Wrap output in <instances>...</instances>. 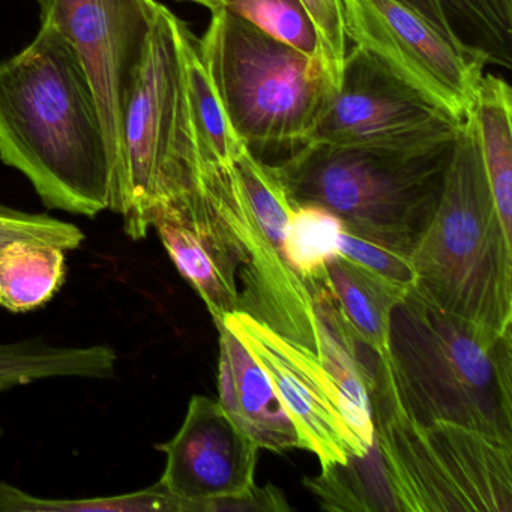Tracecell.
<instances>
[{"mask_svg": "<svg viewBox=\"0 0 512 512\" xmlns=\"http://www.w3.org/2000/svg\"><path fill=\"white\" fill-rule=\"evenodd\" d=\"M0 160L49 209L94 218L110 209L112 164L97 97L73 44L41 25L0 62Z\"/></svg>", "mask_w": 512, "mask_h": 512, "instance_id": "obj_1", "label": "cell"}, {"mask_svg": "<svg viewBox=\"0 0 512 512\" xmlns=\"http://www.w3.org/2000/svg\"><path fill=\"white\" fill-rule=\"evenodd\" d=\"M373 412L449 421L512 445L511 331L446 313L413 287L392 310L388 349L374 355Z\"/></svg>", "mask_w": 512, "mask_h": 512, "instance_id": "obj_2", "label": "cell"}, {"mask_svg": "<svg viewBox=\"0 0 512 512\" xmlns=\"http://www.w3.org/2000/svg\"><path fill=\"white\" fill-rule=\"evenodd\" d=\"M511 236L497 212L470 113L455 136L433 217L410 254L413 289L485 331H511Z\"/></svg>", "mask_w": 512, "mask_h": 512, "instance_id": "obj_3", "label": "cell"}, {"mask_svg": "<svg viewBox=\"0 0 512 512\" xmlns=\"http://www.w3.org/2000/svg\"><path fill=\"white\" fill-rule=\"evenodd\" d=\"M199 38L218 103L247 151L278 166L308 145L332 85L319 59L215 8Z\"/></svg>", "mask_w": 512, "mask_h": 512, "instance_id": "obj_4", "label": "cell"}, {"mask_svg": "<svg viewBox=\"0 0 512 512\" xmlns=\"http://www.w3.org/2000/svg\"><path fill=\"white\" fill-rule=\"evenodd\" d=\"M452 145L397 154L310 143L271 167L293 203L322 206L352 232L412 254L439 202Z\"/></svg>", "mask_w": 512, "mask_h": 512, "instance_id": "obj_5", "label": "cell"}, {"mask_svg": "<svg viewBox=\"0 0 512 512\" xmlns=\"http://www.w3.org/2000/svg\"><path fill=\"white\" fill-rule=\"evenodd\" d=\"M182 20L161 5L122 130L124 169L110 209L134 241L158 206L199 185L200 155L188 106Z\"/></svg>", "mask_w": 512, "mask_h": 512, "instance_id": "obj_6", "label": "cell"}, {"mask_svg": "<svg viewBox=\"0 0 512 512\" xmlns=\"http://www.w3.org/2000/svg\"><path fill=\"white\" fill-rule=\"evenodd\" d=\"M199 185L241 250L238 311L317 355L316 308L286 250L293 202L272 167L242 146L230 163L203 169Z\"/></svg>", "mask_w": 512, "mask_h": 512, "instance_id": "obj_7", "label": "cell"}, {"mask_svg": "<svg viewBox=\"0 0 512 512\" xmlns=\"http://www.w3.org/2000/svg\"><path fill=\"white\" fill-rule=\"evenodd\" d=\"M373 422L398 511H512V445L449 421L373 412Z\"/></svg>", "mask_w": 512, "mask_h": 512, "instance_id": "obj_8", "label": "cell"}, {"mask_svg": "<svg viewBox=\"0 0 512 512\" xmlns=\"http://www.w3.org/2000/svg\"><path fill=\"white\" fill-rule=\"evenodd\" d=\"M347 37L388 73L463 124L488 58L401 0H341Z\"/></svg>", "mask_w": 512, "mask_h": 512, "instance_id": "obj_9", "label": "cell"}, {"mask_svg": "<svg viewBox=\"0 0 512 512\" xmlns=\"http://www.w3.org/2000/svg\"><path fill=\"white\" fill-rule=\"evenodd\" d=\"M460 125L355 46L308 145L425 154L451 145Z\"/></svg>", "mask_w": 512, "mask_h": 512, "instance_id": "obj_10", "label": "cell"}, {"mask_svg": "<svg viewBox=\"0 0 512 512\" xmlns=\"http://www.w3.org/2000/svg\"><path fill=\"white\" fill-rule=\"evenodd\" d=\"M40 5L41 25L53 26L73 44L91 79L109 146L113 200L124 169L125 112L161 4L155 0H40Z\"/></svg>", "mask_w": 512, "mask_h": 512, "instance_id": "obj_11", "label": "cell"}, {"mask_svg": "<svg viewBox=\"0 0 512 512\" xmlns=\"http://www.w3.org/2000/svg\"><path fill=\"white\" fill-rule=\"evenodd\" d=\"M250 350L271 379L287 415L322 469L347 464L370 449L353 430L340 389L313 350L283 337L248 314L235 311L221 322Z\"/></svg>", "mask_w": 512, "mask_h": 512, "instance_id": "obj_12", "label": "cell"}, {"mask_svg": "<svg viewBox=\"0 0 512 512\" xmlns=\"http://www.w3.org/2000/svg\"><path fill=\"white\" fill-rule=\"evenodd\" d=\"M155 448L166 454L158 482L187 503V512H205L212 500L241 497L256 487L259 445L220 401L205 395L191 398L178 433Z\"/></svg>", "mask_w": 512, "mask_h": 512, "instance_id": "obj_13", "label": "cell"}, {"mask_svg": "<svg viewBox=\"0 0 512 512\" xmlns=\"http://www.w3.org/2000/svg\"><path fill=\"white\" fill-rule=\"evenodd\" d=\"M151 227L215 323L238 311L241 250L200 185L157 208Z\"/></svg>", "mask_w": 512, "mask_h": 512, "instance_id": "obj_14", "label": "cell"}, {"mask_svg": "<svg viewBox=\"0 0 512 512\" xmlns=\"http://www.w3.org/2000/svg\"><path fill=\"white\" fill-rule=\"evenodd\" d=\"M220 332L218 392L230 418L259 445L272 452L302 449L301 439L262 365L223 323Z\"/></svg>", "mask_w": 512, "mask_h": 512, "instance_id": "obj_15", "label": "cell"}, {"mask_svg": "<svg viewBox=\"0 0 512 512\" xmlns=\"http://www.w3.org/2000/svg\"><path fill=\"white\" fill-rule=\"evenodd\" d=\"M326 281L356 340L376 356L385 353L392 310L410 287L389 280L341 254L326 265Z\"/></svg>", "mask_w": 512, "mask_h": 512, "instance_id": "obj_16", "label": "cell"}, {"mask_svg": "<svg viewBox=\"0 0 512 512\" xmlns=\"http://www.w3.org/2000/svg\"><path fill=\"white\" fill-rule=\"evenodd\" d=\"M118 355L106 344L55 346L43 338L0 343V392L50 379H110Z\"/></svg>", "mask_w": 512, "mask_h": 512, "instance_id": "obj_17", "label": "cell"}, {"mask_svg": "<svg viewBox=\"0 0 512 512\" xmlns=\"http://www.w3.org/2000/svg\"><path fill=\"white\" fill-rule=\"evenodd\" d=\"M472 116L497 212L512 235V91L505 79L482 76Z\"/></svg>", "mask_w": 512, "mask_h": 512, "instance_id": "obj_18", "label": "cell"}, {"mask_svg": "<svg viewBox=\"0 0 512 512\" xmlns=\"http://www.w3.org/2000/svg\"><path fill=\"white\" fill-rule=\"evenodd\" d=\"M442 31L481 50L488 64L512 68V0H401Z\"/></svg>", "mask_w": 512, "mask_h": 512, "instance_id": "obj_19", "label": "cell"}, {"mask_svg": "<svg viewBox=\"0 0 512 512\" xmlns=\"http://www.w3.org/2000/svg\"><path fill=\"white\" fill-rule=\"evenodd\" d=\"M67 277L65 250L38 242L0 247V307L28 313L52 301Z\"/></svg>", "mask_w": 512, "mask_h": 512, "instance_id": "obj_20", "label": "cell"}, {"mask_svg": "<svg viewBox=\"0 0 512 512\" xmlns=\"http://www.w3.org/2000/svg\"><path fill=\"white\" fill-rule=\"evenodd\" d=\"M0 512H187V503L170 494L160 482L116 496L43 499L0 481Z\"/></svg>", "mask_w": 512, "mask_h": 512, "instance_id": "obj_21", "label": "cell"}, {"mask_svg": "<svg viewBox=\"0 0 512 512\" xmlns=\"http://www.w3.org/2000/svg\"><path fill=\"white\" fill-rule=\"evenodd\" d=\"M344 223L317 205L293 203L287 229L286 250L295 271L305 284L326 275V265L338 256Z\"/></svg>", "mask_w": 512, "mask_h": 512, "instance_id": "obj_22", "label": "cell"}, {"mask_svg": "<svg viewBox=\"0 0 512 512\" xmlns=\"http://www.w3.org/2000/svg\"><path fill=\"white\" fill-rule=\"evenodd\" d=\"M322 470V475L317 478L305 479L307 487L322 502V508L332 511H398L382 460L373 470L368 469L367 464L364 470L359 469L355 458L347 464Z\"/></svg>", "mask_w": 512, "mask_h": 512, "instance_id": "obj_23", "label": "cell"}, {"mask_svg": "<svg viewBox=\"0 0 512 512\" xmlns=\"http://www.w3.org/2000/svg\"><path fill=\"white\" fill-rule=\"evenodd\" d=\"M217 8L238 14L275 40L322 62L319 34L302 0H220Z\"/></svg>", "mask_w": 512, "mask_h": 512, "instance_id": "obj_24", "label": "cell"}, {"mask_svg": "<svg viewBox=\"0 0 512 512\" xmlns=\"http://www.w3.org/2000/svg\"><path fill=\"white\" fill-rule=\"evenodd\" d=\"M13 241L38 242L71 251L83 244L85 233L50 215L29 214L5 206L0 211V247Z\"/></svg>", "mask_w": 512, "mask_h": 512, "instance_id": "obj_25", "label": "cell"}, {"mask_svg": "<svg viewBox=\"0 0 512 512\" xmlns=\"http://www.w3.org/2000/svg\"><path fill=\"white\" fill-rule=\"evenodd\" d=\"M338 254L367 266L371 271L397 281L406 287L413 286V268L410 254L391 247L370 236H362L344 226L338 242Z\"/></svg>", "mask_w": 512, "mask_h": 512, "instance_id": "obj_26", "label": "cell"}, {"mask_svg": "<svg viewBox=\"0 0 512 512\" xmlns=\"http://www.w3.org/2000/svg\"><path fill=\"white\" fill-rule=\"evenodd\" d=\"M313 17L320 41V58L332 89L337 88L341 68L349 52L341 0H302Z\"/></svg>", "mask_w": 512, "mask_h": 512, "instance_id": "obj_27", "label": "cell"}, {"mask_svg": "<svg viewBox=\"0 0 512 512\" xmlns=\"http://www.w3.org/2000/svg\"><path fill=\"white\" fill-rule=\"evenodd\" d=\"M187 2H194V4L202 5V7L208 8L209 11L214 10L220 4V0H187Z\"/></svg>", "mask_w": 512, "mask_h": 512, "instance_id": "obj_28", "label": "cell"}, {"mask_svg": "<svg viewBox=\"0 0 512 512\" xmlns=\"http://www.w3.org/2000/svg\"><path fill=\"white\" fill-rule=\"evenodd\" d=\"M5 206L4 205H0V211H2V209H4Z\"/></svg>", "mask_w": 512, "mask_h": 512, "instance_id": "obj_29", "label": "cell"}, {"mask_svg": "<svg viewBox=\"0 0 512 512\" xmlns=\"http://www.w3.org/2000/svg\"><path fill=\"white\" fill-rule=\"evenodd\" d=\"M0 434H2V427H0Z\"/></svg>", "mask_w": 512, "mask_h": 512, "instance_id": "obj_30", "label": "cell"}]
</instances>
